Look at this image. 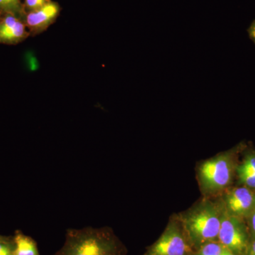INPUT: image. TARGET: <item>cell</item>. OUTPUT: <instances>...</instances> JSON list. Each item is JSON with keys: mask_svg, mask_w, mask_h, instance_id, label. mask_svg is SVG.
<instances>
[{"mask_svg": "<svg viewBox=\"0 0 255 255\" xmlns=\"http://www.w3.org/2000/svg\"><path fill=\"white\" fill-rule=\"evenodd\" d=\"M224 205L222 200L204 197L185 212L177 215L194 251L218 241Z\"/></svg>", "mask_w": 255, "mask_h": 255, "instance_id": "cell-1", "label": "cell"}, {"mask_svg": "<svg viewBox=\"0 0 255 255\" xmlns=\"http://www.w3.org/2000/svg\"><path fill=\"white\" fill-rule=\"evenodd\" d=\"M127 249L110 228L68 229L61 249L53 255H126Z\"/></svg>", "mask_w": 255, "mask_h": 255, "instance_id": "cell-2", "label": "cell"}, {"mask_svg": "<svg viewBox=\"0 0 255 255\" xmlns=\"http://www.w3.org/2000/svg\"><path fill=\"white\" fill-rule=\"evenodd\" d=\"M243 147L241 144L199 164L198 182L204 197L222 194L231 186L238 166L237 155Z\"/></svg>", "mask_w": 255, "mask_h": 255, "instance_id": "cell-3", "label": "cell"}, {"mask_svg": "<svg viewBox=\"0 0 255 255\" xmlns=\"http://www.w3.org/2000/svg\"><path fill=\"white\" fill-rule=\"evenodd\" d=\"M191 246L177 216L171 218L158 239L143 255H194Z\"/></svg>", "mask_w": 255, "mask_h": 255, "instance_id": "cell-4", "label": "cell"}, {"mask_svg": "<svg viewBox=\"0 0 255 255\" xmlns=\"http://www.w3.org/2000/svg\"><path fill=\"white\" fill-rule=\"evenodd\" d=\"M245 221L224 209L218 241L237 255H246L251 242L248 225Z\"/></svg>", "mask_w": 255, "mask_h": 255, "instance_id": "cell-5", "label": "cell"}, {"mask_svg": "<svg viewBox=\"0 0 255 255\" xmlns=\"http://www.w3.org/2000/svg\"><path fill=\"white\" fill-rule=\"evenodd\" d=\"M221 200L229 214L246 221L255 209V191L244 186L228 189L223 192Z\"/></svg>", "mask_w": 255, "mask_h": 255, "instance_id": "cell-6", "label": "cell"}, {"mask_svg": "<svg viewBox=\"0 0 255 255\" xmlns=\"http://www.w3.org/2000/svg\"><path fill=\"white\" fill-rule=\"evenodd\" d=\"M24 24L10 14L0 21V42L15 43L26 36Z\"/></svg>", "mask_w": 255, "mask_h": 255, "instance_id": "cell-7", "label": "cell"}, {"mask_svg": "<svg viewBox=\"0 0 255 255\" xmlns=\"http://www.w3.org/2000/svg\"><path fill=\"white\" fill-rule=\"evenodd\" d=\"M59 6L56 3L49 2L40 9L31 11L27 15L26 22L32 29L40 30L46 28L58 16Z\"/></svg>", "mask_w": 255, "mask_h": 255, "instance_id": "cell-8", "label": "cell"}, {"mask_svg": "<svg viewBox=\"0 0 255 255\" xmlns=\"http://www.w3.org/2000/svg\"><path fill=\"white\" fill-rule=\"evenodd\" d=\"M14 241V255H40L36 242L21 231H16Z\"/></svg>", "mask_w": 255, "mask_h": 255, "instance_id": "cell-9", "label": "cell"}, {"mask_svg": "<svg viewBox=\"0 0 255 255\" xmlns=\"http://www.w3.org/2000/svg\"><path fill=\"white\" fill-rule=\"evenodd\" d=\"M224 247L219 241L210 242L194 252V255H221Z\"/></svg>", "mask_w": 255, "mask_h": 255, "instance_id": "cell-10", "label": "cell"}, {"mask_svg": "<svg viewBox=\"0 0 255 255\" xmlns=\"http://www.w3.org/2000/svg\"><path fill=\"white\" fill-rule=\"evenodd\" d=\"M239 182L244 187L250 188V189H255V172L251 171L246 170L237 167L236 170Z\"/></svg>", "mask_w": 255, "mask_h": 255, "instance_id": "cell-11", "label": "cell"}, {"mask_svg": "<svg viewBox=\"0 0 255 255\" xmlns=\"http://www.w3.org/2000/svg\"><path fill=\"white\" fill-rule=\"evenodd\" d=\"M21 10L19 0H0V11L9 14H17Z\"/></svg>", "mask_w": 255, "mask_h": 255, "instance_id": "cell-12", "label": "cell"}, {"mask_svg": "<svg viewBox=\"0 0 255 255\" xmlns=\"http://www.w3.org/2000/svg\"><path fill=\"white\" fill-rule=\"evenodd\" d=\"M14 237H5L0 241V255H14Z\"/></svg>", "mask_w": 255, "mask_h": 255, "instance_id": "cell-13", "label": "cell"}, {"mask_svg": "<svg viewBox=\"0 0 255 255\" xmlns=\"http://www.w3.org/2000/svg\"><path fill=\"white\" fill-rule=\"evenodd\" d=\"M238 167L246 170L255 172V152L253 151H249L247 153L243 163L241 165H238Z\"/></svg>", "mask_w": 255, "mask_h": 255, "instance_id": "cell-14", "label": "cell"}, {"mask_svg": "<svg viewBox=\"0 0 255 255\" xmlns=\"http://www.w3.org/2000/svg\"><path fill=\"white\" fill-rule=\"evenodd\" d=\"M246 221L248 231H249L250 237H251V241H252L255 238V209L253 210L251 215L248 216Z\"/></svg>", "mask_w": 255, "mask_h": 255, "instance_id": "cell-15", "label": "cell"}, {"mask_svg": "<svg viewBox=\"0 0 255 255\" xmlns=\"http://www.w3.org/2000/svg\"><path fill=\"white\" fill-rule=\"evenodd\" d=\"M48 2H49L48 0H26V6L31 11L43 7Z\"/></svg>", "mask_w": 255, "mask_h": 255, "instance_id": "cell-16", "label": "cell"}, {"mask_svg": "<svg viewBox=\"0 0 255 255\" xmlns=\"http://www.w3.org/2000/svg\"><path fill=\"white\" fill-rule=\"evenodd\" d=\"M248 34H249L250 38H251L252 41L254 42L255 44V19L251 23L249 28H248Z\"/></svg>", "mask_w": 255, "mask_h": 255, "instance_id": "cell-17", "label": "cell"}, {"mask_svg": "<svg viewBox=\"0 0 255 255\" xmlns=\"http://www.w3.org/2000/svg\"><path fill=\"white\" fill-rule=\"evenodd\" d=\"M245 255H255V238L250 243L248 251Z\"/></svg>", "mask_w": 255, "mask_h": 255, "instance_id": "cell-18", "label": "cell"}, {"mask_svg": "<svg viewBox=\"0 0 255 255\" xmlns=\"http://www.w3.org/2000/svg\"><path fill=\"white\" fill-rule=\"evenodd\" d=\"M221 255H237L233 253V252L230 251L229 250L226 249L224 248L222 254Z\"/></svg>", "mask_w": 255, "mask_h": 255, "instance_id": "cell-19", "label": "cell"}, {"mask_svg": "<svg viewBox=\"0 0 255 255\" xmlns=\"http://www.w3.org/2000/svg\"><path fill=\"white\" fill-rule=\"evenodd\" d=\"M5 237H6V236H1V235H0V241H1V240L4 239V238Z\"/></svg>", "mask_w": 255, "mask_h": 255, "instance_id": "cell-20", "label": "cell"}]
</instances>
